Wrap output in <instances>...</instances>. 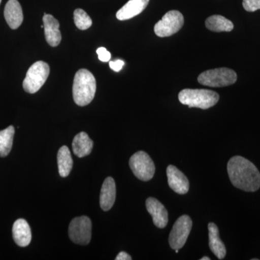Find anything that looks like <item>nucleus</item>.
<instances>
[{"label": "nucleus", "mask_w": 260, "mask_h": 260, "mask_svg": "<svg viewBox=\"0 0 260 260\" xmlns=\"http://www.w3.org/2000/svg\"><path fill=\"white\" fill-rule=\"evenodd\" d=\"M206 28L214 32H230L234 29V24L231 20L221 15H212L205 21Z\"/></svg>", "instance_id": "20"}, {"label": "nucleus", "mask_w": 260, "mask_h": 260, "mask_svg": "<svg viewBox=\"0 0 260 260\" xmlns=\"http://www.w3.org/2000/svg\"><path fill=\"white\" fill-rule=\"evenodd\" d=\"M96 81L93 75L88 70H78L73 83V94L75 104L80 107L88 105L95 97Z\"/></svg>", "instance_id": "2"}, {"label": "nucleus", "mask_w": 260, "mask_h": 260, "mask_svg": "<svg viewBox=\"0 0 260 260\" xmlns=\"http://www.w3.org/2000/svg\"><path fill=\"white\" fill-rule=\"evenodd\" d=\"M5 20L10 28H18L23 21V10L18 0H9L5 5Z\"/></svg>", "instance_id": "13"}, {"label": "nucleus", "mask_w": 260, "mask_h": 260, "mask_svg": "<svg viewBox=\"0 0 260 260\" xmlns=\"http://www.w3.org/2000/svg\"><path fill=\"white\" fill-rule=\"evenodd\" d=\"M2 0H0V4H1Z\"/></svg>", "instance_id": "28"}, {"label": "nucleus", "mask_w": 260, "mask_h": 260, "mask_svg": "<svg viewBox=\"0 0 260 260\" xmlns=\"http://www.w3.org/2000/svg\"><path fill=\"white\" fill-rule=\"evenodd\" d=\"M14 135L15 128L13 126H8L0 131V156H7L11 151Z\"/></svg>", "instance_id": "21"}, {"label": "nucleus", "mask_w": 260, "mask_h": 260, "mask_svg": "<svg viewBox=\"0 0 260 260\" xmlns=\"http://www.w3.org/2000/svg\"><path fill=\"white\" fill-rule=\"evenodd\" d=\"M99 60L107 62L111 59V54L107 49L104 47H100L96 51Z\"/></svg>", "instance_id": "24"}, {"label": "nucleus", "mask_w": 260, "mask_h": 260, "mask_svg": "<svg viewBox=\"0 0 260 260\" xmlns=\"http://www.w3.org/2000/svg\"><path fill=\"white\" fill-rule=\"evenodd\" d=\"M116 184L112 177H107L103 183L100 194V206L104 211L112 208L116 200Z\"/></svg>", "instance_id": "14"}, {"label": "nucleus", "mask_w": 260, "mask_h": 260, "mask_svg": "<svg viewBox=\"0 0 260 260\" xmlns=\"http://www.w3.org/2000/svg\"><path fill=\"white\" fill-rule=\"evenodd\" d=\"M243 7L247 12L260 10V0H243Z\"/></svg>", "instance_id": "23"}, {"label": "nucleus", "mask_w": 260, "mask_h": 260, "mask_svg": "<svg viewBox=\"0 0 260 260\" xmlns=\"http://www.w3.org/2000/svg\"><path fill=\"white\" fill-rule=\"evenodd\" d=\"M145 204L148 213L153 218L154 225L159 229L167 226L169 222V213L164 205L153 198H148Z\"/></svg>", "instance_id": "11"}, {"label": "nucleus", "mask_w": 260, "mask_h": 260, "mask_svg": "<svg viewBox=\"0 0 260 260\" xmlns=\"http://www.w3.org/2000/svg\"><path fill=\"white\" fill-rule=\"evenodd\" d=\"M191 227L192 221L188 215H182L177 219L169 238V244L172 249L179 250L184 246L190 234Z\"/></svg>", "instance_id": "9"}, {"label": "nucleus", "mask_w": 260, "mask_h": 260, "mask_svg": "<svg viewBox=\"0 0 260 260\" xmlns=\"http://www.w3.org/2000/svg\"><path fill=\"white\" fill-rule=\"evenodd\" d=\"M57 162L59 175L61 177H68L73 169V160L69 148L65 145L58 151Z\"/></svg>", "instance_id": "19"}, {"label": "nucleus", "mask_w": 260, "mask_h": 260, "mask_svg": "<svg viewBox=\"0 0 260 260\" xmlns=\"http://www.w3.org/2000/svg\"><path fill=\"white\" fill-rule=\"evenodd\" d=\"M208 231H209L210 249L218 259H224L226 254V249H225V244L219 237L218 227L215 223H210L208 224Z\"/></svg>", "instance_id": "18"}, {"label": "nucleus", "mask_w": 260, "mask_h": 260, "mask_svg": "<svg viewBox=\"0 0 260 260\" xmlns=\"http://www.w3.org/2000/svg\"><path fill=\"white\" fill-rule=\"evenodd\" d=\"M49 73L50 68L47 63L38 61L32 64L23 80V86L25 91L28 93H35L39 91L47 81Z\"/></svg>", "instance_id": "5"}, {"label": "nucleus", "mask_w": 260, "mask_h": 260, "mask_svg": "<svg viewBox=\"0 0 260 260\" xmlns=\"http://www.w3.org/2000/svg\"><path fill=\"white\" fill-rule=\"evenodd\" d=\"M116 260H131L132 257L129 254H128L127 253L124 252V251H121L116 257L115 258Z\"/></svg>", "instance_id": "26"}, {"label": "nucleus", "mask_w": 260, "mask_h": 260, "mask_svg": "<svg viewBox=\"0 0 260 260\" xmlns=\"http://www.w3.org/2000/svg\"><path fill=\"white\" fill-rule=\"evenodd\" d=\"M68 234L72 242L87 245L91 239V220L87 216L77 217L70 222Z\"/></svg>", "instance_id": "8"}, {"label": "nucleus", "mask_w": 260, "mask_h": 260, "mask_svg": "<svg viewBox=\"0 0 260 260\" xmlns=\"http://www.w3.org/2000/svg\"><path fill=\"white\" fill-rule=\"evenodd\" d=\"M184 16L177 10L168 12L154 27V32L158 37H169L178 31L184 25Z\"/></svg>", "instance_id": "7"}, {"label": "nucleus", "mask_w": 260, "mask_h": 260, "mask_svg": "<svg viewBox=\"0 0 260 260\" xmlns=\"http://www.w3.org/2000/svg\"><path fill=\"white\" fill-rule=\"evenodd\" d=\"M168 183L172 190L179 194H186L189 189V183L186 176L174 166L167 168Z\"/></svg>", "instance_id": "10"}, {"label": "nucleus", "mask_w": 260, "mask_h": 260, "mask_svg": "<svg viewBox=\"0 0 260 260\" xmlns=\"http://www.w3.org/2000/svg\"><path fill=\"white\" fill-rule=\"evenodd\" d=\"M43 22L44 34L48 44L52 47H57L61 40L59 22L54 16L49 14H44Z\"/></svg>", "instance_id": "12"}, {"label": "nucleus", "mask_w": 260, "mask_h": 260, "mask_svg": "<svg viewBox=\"0 0 260 260\" xmlns=\"http://www.w3.org/2000/svg\"><path fill=\"white\" fill-rule=\"evenodd\" d=\"M129 167L135 177L141 181L150 180L155 174V164L144 151L137 152L130 158Z\"/></svg>", "instance_id": "6"}, {"label": "nucleus", "mask_w": 260, "mask_h": 260, "mask_svg": "<svg viewBox=\"0 0 260 260\" xmlns=\"http://www.w3.org/2000/svg\"><path fill=\"white\" fill-rule=\"evenodd\" d=\"M200 260H210V258L208 257V256H203Z\"/></svg>", "instance_id": "27"}, {"label": "nucleus", "mask_w": 260, "mask_h": 260, "mask_svg": "<svg viewBox=\"0 0 260 260\" xmlns=\"http://www.w3.org/2000/svg\"><path fill=\"white\" fill-rule=\"evenodd\" d=\"M72 145L75 155L78 158H83L91 153L93 142L89 138L87 133L82 132L75 137Z\"/></svg>", "instance_id": "17"}, {"label": "nucleus", "mask_w": 260, "mask_h": 260, "mask_svg": "<svg viewBox=\"0 0 260 260\" xmlns=\"http://www.w3.org/2000/svg\"><path fill=\"white\" fill-rule=\"evenodd\" d=\"M74 22L77 28L80 30H86L92 25L91 18L86 12L82 9H76L74 12Z\"/></svg>", "instance_id": "22"}, {"label": "nucleus", "mask_w": 260, "mask_h": 260, "mask_svg": "<svg viewBox=\"0 0 260 260\" xmlns=\"http://www.w3.org/2000/svg\"><path fill=\"white\" fill-rule=\"evenodd\" d=\"M150 0H129L116 13L119 20H129L140 14L148 6Z\"/></svg>", "instance_id": "16"}, {"label": "nucleus", "mask_w": 260, "mask_h": 260, "mask_svg": "<svg viewBox=\"0 0 260 260\" xmlns=\"http://www.w3.org/2000/svg\"><path fill=\"white\" fill-rule=\"evenodd\" d=\"M237 80V75L233 70L222 68L207 70L198 77V82L205 86L219 88L233 85Z\"/></svg>", "instance_id": "4"}, {"label": "nucleus", "mask_w": 260, "mask_h": 260, "mask_svg": "<svg viewBox=\"0 0 260 260\" xmlns=\"http://www.w3.org/2000/svg\"><path fill=\"white\" fill-rule=\"evenodd\" d=\"M13 237L15 242L19 246L25 247L30 244L31 241V231L28 222L20 218L13 224Z\"/></svg>", "instance_id": "15"}, {"label": "nucleus", "mask_w": 260, "mask_h": 260, "mask_svg": "<svg viewBox=\"0 0 260 260\" xmlns=\"http://www.w3.org/2000/svg\"><path fill=\"white\" fill-rule=\"evenodd\" d=\"M228 174L233 185L249 192L260 187V173L254 164L244 157H233L227 166Z\"/></svg>", "instance_id": "1"}, {"label": "nucleus", "mask_w": 260, "mask_h": 260, "mask_svg": "<svg viewBox=\"0 0 260 260\" xmlns=\"http://www.w3.org/2000/svg\"><path fill=\"white\" fill-rule=\"evenodd\" d=\"M124 65V61L121 60V59H117V60L116 61H111L110 62H109V67H110L111 69L115 72L120 71V70L122 69Z\"/></svg>", "instance_id": "25"}, {"label": "nucleus", "mask_w": 260, "mask_h": 260, "mask_svg": "<svg viewBox=\"0 0 260 260\" xmlns=\"http://www.w3.org/2000/svg\"><path fill=\"white\" fill-rule=\"evenodd\" d=\"M179 100L189 108L208 109L218 103L219 95L205 89H184L179 93Z\"/></svg>", "instance_id": "3"}]
</instances>
